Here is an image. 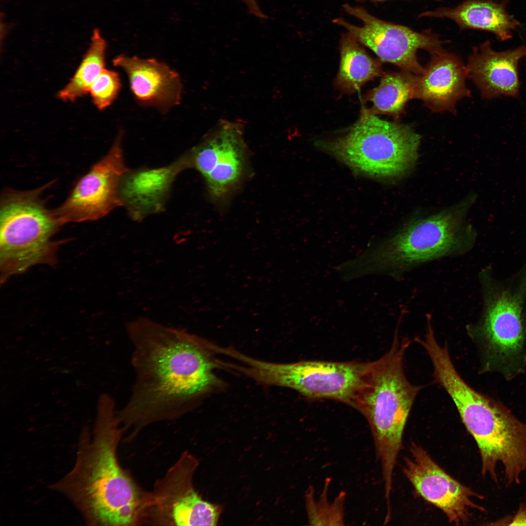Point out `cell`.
I'll return each instance as SVG.
<instances>
[{
  "label": "cell",
  "instance_id": "13",
  "mask_svg": "<svg viewBox=\"0 0 526 526\" xmlns=\"http://www.w3.org/2000/svg\"><path fill=\"white\" fill-rule=\"evenodd\" d=\"M242 124L221 120L188 153L190 167L204 177L211 196L221 199L239 182L245 165Z\"/></svg>",
  "mask_w": 526,
  "mask_h": 526
},
{
  "label": "cell",
  "instance_id": "18",
  "mask_svg": "<svg viewBox=\"0 0 526 526\" xmlns=\"http://www.w3.org/2000/svg\"><path fill=\"white\" fill-rule=\"evenodd\" d=\"M507 0H468L453 7H441L421 13L419 17L447 18L461 29H472L492 33L501 41L512 38L520 22L506 10Z\"/></svg>",
  "mask_w": 526,
  "mask_h": 526
},
{
  "label": "cell",
  "instance_id": "12",
  "mask_svg": "<svg viewBox=\"0 0 526 526\" xmlns=\"http://www.w3.org/2000/svg\"><path fill=\"white\" fill-rule=\"evenodd\" d=\"M409 451V456L404 458V474L416 491L440 509L449 523L466 525L471 510L485 511L474 501L483 497L451 476L420 445L412 442Z\"/></svg>",
  "mask_w": 526,
  "mask_h": 526
},
{
  "label": "cell",
  "instance_id": "15",
  "mask_svg": "<svg viewBox=\"0 0 526 526\" xmlns=\"http://www.w3.org/2000/svg\"><path fill=\"white\" fill-rule=\"evenodd\" d=\"M526 56L525 46L498 52L487 40L474 48L466 67L468 76L484 98L502 95L517 97L520 88L518 63Z\"/></svg>",
  "mask_w": 526,
  "mask_h": 526
},
{
  "label": "cell",
  "instance_id": "4",
  "mask_svg": "<svg viewBox=\"0 0 526 526\" xmlns=\"http://www.w3.org/2000/svg\"><path fill=\"white\" fill-rule=\"evenodd\" d=\"M410 343L406 338H400L397 328L389 351L369 362L349 404L369 425L387 489L393 487L394 470L411 409L423 387L411 384L404 373V357Z\"/></svg>",
  "mask_w": 526,
  "mask_h": 526
},
{
  "label": "cell",
  "instance_id": "25",
  "mask_svg": "<svg viewBox=\"0 0 526 526\" xmlns=\"http://www.w3.org/2000/svg\"><path fill=\"white\" fill-rule=\"evenodd\" d=\"M246 5L249 11L254 16L261 18L265 17L261 10L258 3V0H242Z\"/></svg>",
  "mask_w": 526,
  "mask_h": 526
},
{
  "label": "cell",
  "instance_id": "6",
  "mask_svg": "<svg viewBox=\"0 0 526 526\" xmlns=\"http://www.w3.org/2000/svg\"><path fill=\"white\" fill-rule=\"evenodd\" d=\"M479 274L482 314L469 331L483 343L488 364L507 369L517 363L526 338V261L505 280L495 278L488 267Z\"/></svg>",
  "mask_w": 526,
  "mask_h": 526
},
{
  "label": "cell",
  "instance_id": "11",
  "mask_svg": "<svg viewBox=\"0 0 526 526\" xmlns=\"http://www.w3.org/2000/svg\"><path fill=\"white\" fill-rule=\"evenodd\" d=\"M120 130L108 153L77 182L66 200L54 210L61 224L98 220L122 206L119 190L130 170L125 164Z\"/></svg>",
  "mask_w": 526,
  "mask_h": 526
},
{
  "label": "cell",
  "instance_id": "19",
  "mask_svg": "<svg viewBox=\"0 0 526 526\" xmlns=\"http://www.w3.org/2000/svg\"><path fill=\"white\" fill-rule=\"evenodd\" d=\"M419 78V75L404 71L385 74L378 86L371 91L368 98L373 105L365 113L388 115L398 120L408 102L416 98Z\"/></svg>",
  "mask_w": 526,
  "mask_h": 526
},
{
  "label": "cell",
  "instance_id": "3",
  "mask_svg": "<svg viewBox=\"0 0 526 526\" xmlns=\"http://www.w3.org/2000/svg\"><path fill=\"white\" fill-rule=\"evenodd\" d=\"M465 203L413 222L390 237L369 245L340 264L344 280L366 275L400 278L410 269L441 258L460 255L473 246L475 234L465 222Z\"/></svg>",
  "mask_w": 526,
  "mask_h": 526
},
{
  "label": "cell",
  "instance_id": "17",
  "mask_svg": "<svg viewBox=\"0 0 526 526\" xmlns=\"http://www.w3.org/2000/svg\"><path fill=\"white\" fill-rule=\"evenodd\" d=\"M190 167L188 153L170 165L151 169L129 170L121 182L119 194L133 219L161 210L175 176Z\"/></svg>",
  "mask_w": 526,
  "mask_h": 526
},
{
  "label": "cell",
  "instance_id": "16",
  "mask_svg": "<svg viewBox=\"0 0 526 526\" xmlns=\"http://www.w3.org/2000/svg\"><path fill=\"white\" fill-rule=\"evenodd\" d=\"M432 56L419 75L416 98L433 112L455 113L457 102L470 96L465 82L467 67L457 56L444 50Z\"/></svg>",
  "mask_w": 526,
  "mask_h": 526
},
{
  "label": "cell",
  "instance_id": "26",
  "mask_svg": "<svg viewBox=\"0 0 526 526\" xmlns=\"http://www.w3.org/2000/svg\"><path fill=\"white\" fill-rule=\"evenodd\" d=\"M356 0L357 1H358V2H365V1L379 2V1H383L387 0Z\"/></svg>",
  "mask_w": 526,
  "mask_h": 526
},
{
  "label": "cell",
  "instance_id": "2",
  "mask_svg": "<svg viewBox=\"0 0 526 526\" xmlns=\"http://www.w3.org/2000/svg\"><path fill=\"white\" fill-rule=\"evenodd\" d=\"M115 405L109 396L100 400L93 435L87 428L82 430L74 467L50 486L69 499L90 526L145 522L150 492L119 463L117 447L124 432Z\"/></svg>",
  "mask_w": 526,
  "mask_h": 526
},
{
  "label": "cell",
  "instance_id": "10",
  "mask_svg": "<svg viewBox=\"0 0 526 526\" xmlns=\"http://www.w3.org/2000/svg\"><path fill=\"white\" fill-rule=\"evenodd\" d=\"M344 11L363 22L362 26L350 24L343 18L333 20L345 28L361 44L373 51L383 62L394 64L402 71L420 75L424 68L417 57L419 49L432 55L444 49L443 41L431 31L419 33L411 28L379 19L363 7L343 5Z\"/></svg>",
  "mask_w": 526,
  "mask_h": 526
},
{
  "label": "cell",
  "instance_id": "23",
  "mask_svg": "<svg viewBox=\"0 0 526 526\" xmlns=\"http://www.w3.org/2000/svg\"><path fill=\"white\" fill-rule=\"evenodd\" d=\"M121 87L118 74L105 69L92 83L89 88L94 104L99 110L110 106L116 98Z\"/></svg>",
  "mask_w": 526,
  "mask_h": 526
},
{
  "label": "cell",
  "instance_id": "20",
  "mask_svg": "<svg viewBox=\"0 0 526 526\" xmlns=\"http://www.w3.org/2000/svg\"><path fill=\"white\" fill-rule=\"evenodd\" d=\"M340 61L336 82L342 89L354 92L382 73L379 60L371 57L349 33L340 39Z\"/></svg>",
  "mask_w": 526,
  "mask_h": 526
},
{
  "label": "cell",
  "instance_id": "9",
  "mask_svg": "<svg viewBox=\"0 0 526 526\" xmlns=\"http://www.w3.org/2000/svg\"><path fill=\"white\" fill-rule=\"evenodd\" d=\"M198 465L187 451L165 475L156 481L150 497L145 523L156 526H214L221 506L204 500L194 489L192 480Z\"/></svg>",
  "mask_w": 526,
  "mask_h": 526
},
{
  "label": "cell",
  "instance_id": "7",
  "mask_svg": "<svg viewBox=\"0 0 526 526\" xmlns=\"http://www.w3.org/2000/svg\"><path fill=\"white\" fill-rule=\"evenodd\" d=\"M420 141L410 126L365 113L347 132L322 145L359 171L391 177L402 175L413 167Z\"/></svg>",
  "mask_w": 526,
  "mask_h": 526
},
{
  "label": "cell",
  "instance_id": "14",
  "mask_svg": "<svg viewBox=\"0 0 526 526\" xmlns=\"http://www.w3.org/2000/svg\"><path fill=\"white\" fill-rule=\"evenodd\" d=\"M114 66L127 74L131 91L141 103L165 110L179 104L182 85L179 74L154 58L117 56Z\"/></svg>",
  "mask_w": 526,
  "mask_h": 526
},
{
  "label": "cell",
  "instance_id": "24",
  "mask_svg": "<svg viewBox=\"0 0 526 526\" xmlns=\"http://www.w3.org/2000/svg\"><path fill=\"white\" fill-rule=\"evenodd\" d=\"M508 525H526V504H522Z\"/></svg>",
  "mask_w": 526,
  "mask_h": 526
},
{
  "label": "cell",
  "instance_id": "22",
  "mask_svg": "<svg viewBox=\"0 0 526 526\" xmlns=\"http://www.w3.org/2000/svg\"><path fill=\"white\" fill-rule=\"evenodd\" d=\"M331 479L327 477L322 491L316 498L312 485L308 486L305 493V508L309 525L331 526L345 525V503L346 493L340 491L330 502L328 492Z\"/></svg>",
  "mask_w": 526,
  "mask_h": 526
},
{
  "label": "cell",
  "instance_id": "1",
  "mask_svg": "<svg viewBox=\"0 0 526 526\" xmlns=\"http://www.w3.org/2000/svg\"><path fill=\"white\" fill-rule=\"evenodd\" d=\"M126 330L135 377L117 416L131 440L149 425L182 417L221 382L207 340L146 317L129 322Z\"/></svg>",
  "mask_w": 526,
  "mask_h": 526
},
{
  "label": "cell",
  "instance_id": "21",
  "mask_svg": "<svg viewBox=\"0 0 526 526\" xmlns=\"http://www.w3.org/2000/svg\"><path fill=\"white\" fill-rule=\"evenodd\" d=\"M107 43L100 30L93 31L90 46L73 76L58 94L64 101H74L89 93L92 83L105 69Z\"/></svg>",
  "mask_w": 526,
  "mask_h": 526
},
{
  "label": "cell",
  "instance_id": "8",
  "mask_svg": "<svg viewBox=\"0 0 526 526\" xmlns=\"http://www.w3.org/2000/svg\"><path fill=\"white\" fill-rule=\"evenodd\" d=\"M238 371L263 384L287 387L311 399H329L348 405L369 362L306 360L277 363L241 353Z\"/></svg>",
  "mask_w": 526,
  "mask_h": 526
},
{
  "label": "cell",
  "instance_id": "5",
  "mask_svg": "<svg viewBox=\"0 0 526 526\" xmlns=\"http://www.w3.org/2000/svg\"><path fill=\"white\" fill-rule=\"evenodd\" d=\"M44 187L7 189L0 201V270L8 278L39 263L54 264L59 242L51 240L63 225L41 198Z\"/></svg>",
  "mask_w": 526,
  "mask_h": 526
}]
</instances>
